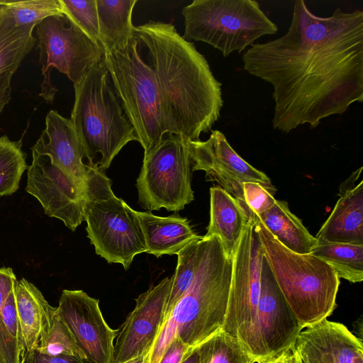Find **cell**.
<instances>
[{
    "instance_id": "e575fe53",
    "label": "cell",
    "mask_w": 363,
    "mask_h": 363,
    "mask_svg": "<svg viewBox=\"0 0 363 363\" xmlns=\"http://www.w3.org/2000/svg\"><path fill=\"white\" fill-rule=\"evenodd\" d=\"M15 286L16 284L4 304L2 308V320L13 351L16 356L22 359L23 352L18 320Z\"/></svg>"
},
{
    "instance_id": "60d3db41",
    "label": "cell",
    "mask_w": 363,
    "mask_h": 363,
    "mask_svg": "<svg viewBox=\"0 0 363 363\" xmlns=\"http://www.w3.org/2000/svg\"><path fill=\"white\" fill-rule=\"evenodd\" d=\"M291 351L293 355V361L294 363H307L301 355L292 347L291 348Z\"/></svg>"
},
{
    "instance_id": "f35d334b",
    "label": "cell",
    "mask_w": 363,
    "mask_h": 363,
    "mask_svg": "<svg viewBox=\"0 0 363 363\" xmlns=\"http://www.w3.org/2000/svg\"><path fill=\"white\" fill-rule=\"evenodd\" d=\"M199 353L196 347L187 354L181 363H199Z\"/></svg>"
},
{
    "instance_id": "5bb4252c",
    "label": "cell",
    "mask_w": 363,
    "mask_h": 363,
    "mask_svg": "<svg viewBox=\"0 0 363 363\" xmlns=\"http://www.w3.org/2000/svg\"><path fill=\"white\" fill-rule=\"evenodd\" d=\"M26 191L35 197L50 217L62 220L72 231L84 220V189L55 166L47 155L32 150Z\"/></svg>"
},
{
    "instance_id": "2e32d148",
    "label": "cell",
    "mask_w": 363,
    "mask_h": 363,
    "mask_svg": "<svg viewBox=\"0 0 363 363\" xmlns=\"http://www.w3.org/2000/svg\"><path fill=\"white\" fill-rule=\"evenodd\" d=\"M172 278L166 277L135 299V306L117 331L112 363H123L154 345L165 320Z\"/></svg>"
},
{
    "instance_id": "4316f807",
    "label": "cell",
    "mask_w": 363,
    "mask_h": 363,
    "mask_svg": "<svg viewBox=\"0 0 363 363\" xmlns=\"http://www.w3.org/2000/svg\"><path fill=\"white\" fill-rule=\"evenodd\" d=\"M196 348L199 363H254L238 338L221 329Z\"/></svg>"
},
{
    "instance_id": "603a6c76",
    "label": "cell",
    "mask_w": 363,
    "mask_h": 363,
    "mask_svg": "<svg viewBox=\"0 0 363 363\" xmlns=\"http://www.w3.org/2000/svg\"><path fill=\"white\" fill-rule=\"evenodd\" d=\"M247 221L235 198L220 186L210 189V221L204 237L218 236L232 256Z\"/></svg>"
},
{
    "instance_id": "cb8c5ba5",
    "label": "cell",
    "mask_w": 363,
    "mask_h": 363,
    "mask_svg": "<svg viewBox=\"0 0 363 363\" xmlns=\"http://www.w3.org/2000/svg\"><path fill=\"white\" fill-rule=\"evenodd\" d=\"M255 219L260 221L280 243L294 252L311 253L318 242L284 201L276 200L270 208Z\"/></svg>"
},
{
    "instance_id": "83f0119b",
    "label": "cell",
    "mask_w": 363,
    "mask_h": 363,
    "mask_svg": "<svg viewBox=\"0 0 363 363\" xmlns=\"http://www.w3.org/2000/svg\"><path fill=\"white\" fill-rule=\"evenodd\" d=\"M21 140L0 137V196H10L19 188L21 177L28 168Z\"/></svg>"
},
{
    "instance_id": "6da1fadb",
    "label": "cell",
    "mask_w": 363,
    "mask_h": 363,
    "mask_svg": "<svg viewBox=\"0 0 363 363\" xmlns=\"http://www.w3.org/2000/svg\"><path fill=\"white\" fill-rule=\"evenodd\" d=\"M242 60L247 73L272 86L274 129L315 128L363 101V11L337 8L321 17L296 0L287 32L253 44Z\"/></svg>"
},
{
    "instance_id": "1f68e13d",
    "label": "cell",
    "mask_w": 363,
    "mask_h": 363,
    "mask_svg": "<svg viewBox=\"0 0 363 363\" xmlns=\"http://www.w3.org/2000/svg\"><path fill=\"white\" fill-rule=\"evenodd\" d=\"M60 3L62 13L91 40L100 45L96 0H60Z\"/></svg>"
},
{
    "instance_id": "d6a6232c",
    "label": "cell",
    "mask_w": 363,
    "mask_h": 363,
    "mask_svg": "<svg viewBox=\"0 0 363 363\" xmlns=\"http://www.w3.org/2000/svg\"><path fill=\"white\" fill-rule=\"evenodd\" d=\"M17 279L11 267L0 268V351L6 363H21L15 354L2 320L4 304Z\"/></svg>"
},
{
    "instance_id": "7402d4cb",
    "label": "cell",
    "mask_w": 363,
    "mask_h": 363,
    "mask_svg": "<svg viewBox=\"0 0 363 363\" xmlns=\"http://www.w3.org/2000/svg\"><path fill=\"white\" fill-rule=\"evenodd\" d=\"M135 213L138 217L147 248L146 252L157 257L177 255L186 245L200 239L186 218L177 212L162 217L151 212Z\"/></svg>"
},
{
    "instance_id": "ac0fdd59",
    "label": "cell",
    "mask_w": 363,
    "mask_h": 363,
    "mask_svg": "<svg viewBox=\"0 0 363 363\" xmlns=\"http://www.w3.org/2000/svg\"><path fill=\"white\" fill-rule=\"evenodd\" d=\"M32 150L47 155L51 162L84 189L89 164L83 146L70 119L51 110L45 117V128Z\"/></svg>"
},
{
    "instance_id": "ab89813d",
    "label": "cell",
    "mask_w": 363,
    "mask_h": 363,
    "mask_svg": "<svg viewBox=\"0 0 363 363\" xmlns=\"http://www.w3.org/2000/svg\"><path fill=\"white\" fill-rule=\"evenodd\" d=\"M146 355V353H143L123 363H145Z\"/></svg>"
},
{
    "instance_id": "8d00e7d4",
    "label": "cell",
    "mask_w": 363,
    "mask_h": 363,
    "mask_svg": "<svg viewBox=\"0 0 363 363\" xmlns=\"http://www.w3.org/2000/svg\"><path fill=\"white\" fill-rule=\"evenodd\" d=\"M193 348L175 336L164 350L159 363H181Z\"/></svg>"
},
{
    "instance_id": "3957f363",
    "label": "cell",
    "mask_w": 363,
    "mask_h": 363,
    "mask_svg": "<svg viewBox=\"0 0 363 363\" xmlns=\"http://www.w3.org/2000/svg\"><path fill=\"white\" fill-rule=\"evenodd\" d=\"M232 272V256L220 239L202 236L192 283L166 318L145 363H159L175 336L195 347L222 328Z\"/></svg>"
},
{
    "instance_id": "4dcf8cb0",
    "label": "cell",
    "mask_w": 363,
    "mask_h": 363,
    "mask_svg": "<svg viewBox=\"0 0 363 363\" xmlns=\"http://www.w3.org/2000/svg\"><path fill=\"white\" fill-rule=\"evenodd\" d=\"M35 350L48 355H72L86 360V355L78 345L72 333L57 314L49 331L41 337Z\"/></svg>"
},
{
    "instance_id": "74e56055",
    "label": "cell",
    "mask_w": 363,
    "mask_h": 363,
    "mask_svg": "<svg viewBox=\"0 0 363 363\" xmlns=\"http://www.w3.org/2000/svg\"><path fill=\"white\" fill-rule=\"evenodd\" d=\"M267 363H294L291 349Z\"/></svg>"
},
{
    "instance_id": "277c9868",
    "label": "cell",
    "mask_w": 363,
    "mask_h": 363,
    "mask_svg": "<svg viewBox=\"0 0 363 363\" xmlns=\"http://www.w3.org/2000/svg\"><path fill=\"white\" fill-rule=\"evenodd\" d=\"M263 255L302 329L327 319L337 306L340 278L319 257L294 252L255 219Z\"/></svg>"
},
{
    "instance_id": "8fae6325",
    "label": "cell",
    "mask_w": 363,
    "mask_h": 363,
    "mask_svg": "<svg viewBox=\"0 0 363 363\" xmlns=\"http://www.w3.org/2000/svg\"><path fill=\"white\" fill-rule=\"evenodd\" d=\"M254 224L255 222L247 221L232 255L230 289L221 328L237 337L249 355L256 325L263 257Z\"/></svg>"
},
{
    "instance_id": "9c48e42d",
    "label": "cell",
    "mask_w": 363,
    "mask_h": 363,
    "mask_svg": "<svg viewBox=\"0 0 363 363\" xmlns=\"http://www.w3.org/2000/svg\"><path fill=\"white\" fill-rule=\"evenodd\" d=\"M166 135L144 152L136 181L138 203L150 211L164 208L177 212L194 200L188 141L181 135Z\"/></svg>"
},
{
    "instance_id": "52a82bcc",
    "label": "cell",
    "mask_w": 363,
    "mask_h": 363,
    "mask_svg": "<svg viewBox=\"0 0 363 363\" xmlns=\"http://www.w3.org/2000/svg\"><path fill=\"white\" fill-rule=\"evenodd\" d=\"M103 60L138 142L146 152L169 133L155 90L151 69L133 32L127 45L104 52Z\"/></svg>"
},
{
    "instance_id": "d6986e66",
    "label": "cell",
    "mask_w": 363,
    "mask_h": 363,
    "mask_svg": "<svg viewBox=\"0 0 363 363\" xmlns=\"http://www.w3.org/2000/svg\"><path fill=\"white\" fill-rule=\"evenodd\" d=\"M359 168L340 186V198L315 237L318 241L363 245V181Z\"/></svg>"
},
{
    "instance_id": "7c38bea8",
    "label": "cell",
    "mask_w": 363,
    "mask_h": 363,
    "mask_svg": "<svg viewBox=\"0 0 363 363\" xmlns=\"http://www.w3.org/2000/svg\"><path fill=\"white\" fill-rule=\"evenodd\" d=\"M302 330L263 255L257 320L250 356L267 363L291 349Z\"/></svg>"
},
{
    "instance_id": "30bf717a",
    "label": "cell",
    "mask_w": 363,
    "mask_h": 363,
    "mask_svg": "<svg viewBox=\"0 0 363 363\" xmlns=\"http://www.w3.org/2000/svg\"><path fill=\"white\" fill-rule=\"evenodd\" d=\"M36 48L44 77L40 96L52 104L57 92L51 82L52 69L77 84L91 67L102 60L104 51L64 14L43 19L36 26Z\"/></svg>"
},
{
    "instance_id": "5b68a950",
    "label": "cell",
    "mask_w": 363,
    "mask_h": 363,
    "mask_svg": "<svg viewBox=\"0 0 363 363\" xmlns=\"http://www.w3.org/2000/svg\"><path fill=\"white\" fill-rule=\"evenodd\" d=\"M74 102L71 121L78 134L89 164L101 155L99 165L106 169L130 141H138L102 60L74 84Z\"/></svg>"
},
{
    "instance_id": "d4e9b609",
    "label": "cell",
    "mask_w": 363,
    "mask_h": 363,
    "mask_svg": "<svg viewBox=\"0 0 363 363\" xmlns=\"http://www.w3.org/2000/svg\"><path fill=\"white\" fill-rule=\"evenodd\" d=\"M99 44L104 52L124 48L133 35V10L137 0H96Z\"/></svg>"
},
{
    "instance_id": "d590c367",
    "label": "cell",
    "mask_w": 363,
    "mask_h": 363,
    "mask_svg": "<svg viewBox=\"0 0 363 363\" xmlns=\"http://www.w3.org/2000/svg\"><path fill=\"white\" fill-rule=\"evenodd\" d=\"M21 363H88L77 356L59 354L48 355L37 350L24 353Z\"/></svg>"
},
{
    "instance_id": "7bdbcfd3",
    "label": "cell",
    "mask_w": 363,
    "mask_h": 363,
    "mask_svg": "<svg viewBox=\"0 0 363 363\" xmlns=\"http://www.w3.org/2000/svg\"><path fill=\"white\" fill-rule=\"evenodd\" d=\"M1 2H2V1H0V5H1Z\"/></svg>"
},
{
    "instance_id": "f1b7e54d",
    "label": "cell",
    "mask_w": 363,
    "mask_h": 363,
    "mask_svg": "<svg viewBox=\"0 0 363 363\" xmlns=\"http://www.w3.org/2000/svg\"><path fill=\"white\" fill-rule=\"evenodd\" d=\"M201 238L189 244L177 254V264L175 272L171 277L172 285L167 301L165 319L192 283Z\"/></svg>"
},
{
    "instance_id": "b9f144b4",
    "label": "cell",
    "mask_w": 363,
    "mask_h": 363,
    "mask_svg": "<svg viewBox=\"0 0 363 363\" xmlns=\"http://www.w3.org/2000/svg\"><path fill=\"white\" fill-rule=\"evenodd\" d=\"M0 363H6L0 351Z\"/></svg>"
},
{
    "instance_id": "8992f818",
    "label": "cell",
    "mask_w": 363,
    "mask_h": 363,
    "mask_svg": "<svg viewBox=\"0 0 363 363\" xmlns=\"http://www.w3.org/2000/svg\"><path fill=\"white\" fill-rule=\"evenodd\" d=\"M83 216L96 253L108 263L128 269L137 255L146 252L135 211L114 195L110 179L97 162L89 164Z\"/></svg>"
},
{
    "instance_id": "ba28073f",
    "label": "cell",
    "mask_w": 363,
    "mask_h": 363,
    "mask_svg": "<svg viewBox=\"0 0 363 363\" xmlns=\"http://www.w3.org/2000/svg\"><path fill=\"white\" fill-rule=\"evenodd\" d=\"M185 40L209 44L223 57L241 52L258 38L277 33V26L254 0H194L182 11Z\"/></svg>"
},
{
    "instance_id": "e0dca14e",
    "label": "cell",
    "mask_w": 363,
    "mask_h": 363,
    "mask_svg": "<svg viewBox=\"0 0 363 363\" xmlns=\"http://www.w3.org/2000/svg\"><path fill=\"white\" fill-rule=\"evenodd\" d=\"M291 347L307 363H363L362 339L328 318L302 329Z\"/></svg>"
},
{
    "instance_id": "4fadbf2b",
    "label": "cell",
    "mask_w": 363,
    "mask_h": 363,
    "mask_svg": "<svg viewBox=\"0 0 363 363\" xmlns=\"http://www.w3.org/2000/svg\"><path fill=\"white\" fill-rule=\"evenodd\" d=\"M187 148L193 163L192 170L206 172L208 179L218 182L220 187L238 201L245 213L244 183H259L274 194L277 192L269 178L242 159L220 130H212L205 141H188Z\"/></svg>"
},
{
    "instance_id": "7a4b0ae2",
    "label": "cell",
    "mask_w": 363,
    "mask_h": 363,
    "mask_svg": "<svg viewBox=\"0 0 363 363\" xmlns=\"http://www.w3.org/2000/svg\"><path fill=\"white\" fill-rule=\"evenodd\" d=\"M134 33L169 133L199 140L218 120L223 105L221 84L206 59L172 23L151 21L135 26Z\"/></svg>"
},
{
    "instance_id": "484cf974",
    "label": "cell",
    "mask_w": 363,
    "mask_h": 363,
    "mask_svg": "<svg viewBox=\"0 0 363 363\" xmlns=\"http://www.w3.org/2000/svg\"><path fill=\"white\" fill-rule=\"evenodd\" d=\"M311 253L327 262L340 279L363 280V245L318 241Z\"/></svg>"
},
{
    "instance_id": "44dd1931",
    "label": "cell",
    "mask_w": 363,
    "mask_h": 363,
    "mask_svg": "<svg viewBox=\"0 0 363 363\" xmlns=\"http://www.w3.org/2000/svg\"><path fill=\"white\" fill-rule=\"evenodd\" d=\"M34 25L17 26L0 5V113L11 100V79L18 67L34 47Z\"/></svg>"
},
{
    "instance_id": "836d02e7",
    "label": "cell",
    "mask_w": 363,
    "mask_h": 363,
    "mask_svg": "<svg viewBox=\"0 0 363 363\" xmlns=\"http://www.w3.org/2000/svg\"><path fill=\"white\" fill-rule=\"evenodd\" d=\"M245 211L248 221L270 208L276 199L274 194L262 184L245 182L242 185Z\"/></svg>"
},
{
    "instance_id": "ffe728a7",
    "label": "cell",
    "mask_w": 363,
    "mask_h": 363,
    "mask_svg": "<svg viewBox=\"0 0 363 363\" xmlns=\"http://www.w3.org/2000/svg\"><path fill=\"white\" fill-rule=\"evenodd\" d=\"M16 302L23 354L35 350L49 331L57 307L49 304L41 291L24 278L15 286Z\"/></svg>"
},
{
    "instance_id": "9a60e30c",
    "label": "cell",
    "mask_w": 363,
    "mask_h": 363,
    "mask_svg": "<svg viewBox=\"0 0 363 363\" xmlns=\"http://www.w3.org/2000/svg\"><path fill=\"white\" fill-rule=\"evenodd\" d=\"M99 303L82 290L65 289L56 314L72 333L88 363H112L118 330L106 323Z\"/></svg>"
},
{
    "instance_id": "f546056e",
    "label": "cell",
    "mask_w": 363,
    "mask_h": 363,
    "mask_svg": "<svg viewBox=\"0 0 363 363\" xmlns=\"http://www.w3.org/2000/svg\"><path fill=\"white\" fill-rule=\"evenodd\" d=\"M2 4L17 26H36L48 16L63 14L60 0H4Z\"/></svg>"
}]
</instances>
